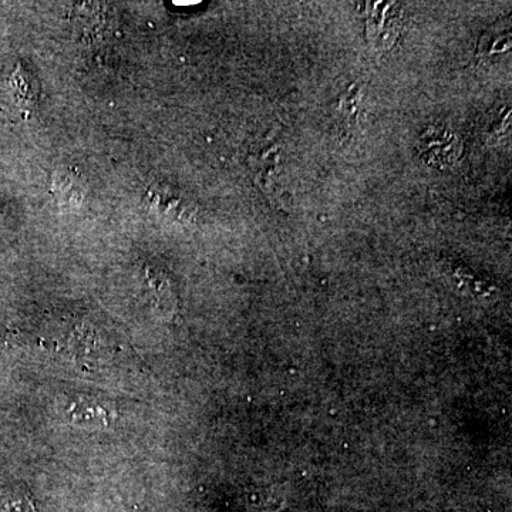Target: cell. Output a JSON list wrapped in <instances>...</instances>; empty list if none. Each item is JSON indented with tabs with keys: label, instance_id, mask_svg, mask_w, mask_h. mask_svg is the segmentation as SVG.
<instances>
[{
	"label": "cell",
	"instance_id": "obj_1",
	"mask_svg": "<svg viewBox=\"0 0 512 512\" xmlns=\"http://www.w3.org/2000/svg\"><path fill=\"white\" fill-rule=\"evenodd\" d=\"M114 10L107 3H79L74 8L73 26L84 43L104 42L113 33L116 22Z\"/></svg>",
	"mask_w": 512,
	"mask_h": 512
},
{
	"label": "cell",
	"instance_id": "obj_2",
	"mask_svg": "<svg viewBox=\"0 0 512 512\" xmlns=\"http://www.w3.org/2000/svg\"><path fill=\"white\" fill-rule=\"evenodd\" d=\"M419 150L431 167H446L460 157L461 143L456 134L444 128H430L421 136Z\"/></svg>",
	"mask_w": 512,
	"mask_h": 512
},
{
	"label": "cell",
	"instance_id": "obj_3",
	"mask_svg": "<svg viewBox=\"0 0 512 512\" xmlns=\"http://www.w3.org/2000/svg\"><path fill=\"white\" fill-rule=\"evenodd\" d=\"M9 90L15 104L23 109H30L36 103V87L33 86V80L29 76L28 70L23 69L22 66H19L10 77Z\"/></svg>",
	"mask_w": 512,
	"mask_h": 512
},
{
	"label": "cell",
	"instance_id": "obj_4",
	"mask_svg": "<svg viewBox=\"0 0 512 512\" xmlns=\"http://www.w3.org/2000/svg\"><path fill=\"white\" fill-rule=\"evenodd\" d=\"M57 185H59V190L60 188H66V190L60 191V194H62V198L83 197L82 185L76 183V178H74V175H60V178H57Z\"/></svg>",
	"mask_w": 512,
	"mask_h": 512
},
{
	"label": "cell",
	"instance_id": "obj_5",
	"mask_svg": "<svg viewBox=\"0 0 512 512\" xmlns=\"http://www.w3.org/2000/svg\"><path fill=\"white\" fill-rule=\"evenodd\" d=\"M0 512H35L28 498H10L8 503L0 505Z\"/></svg>",
	"mask_w": 512,
	"mask_h": 512
}]
</instances>
